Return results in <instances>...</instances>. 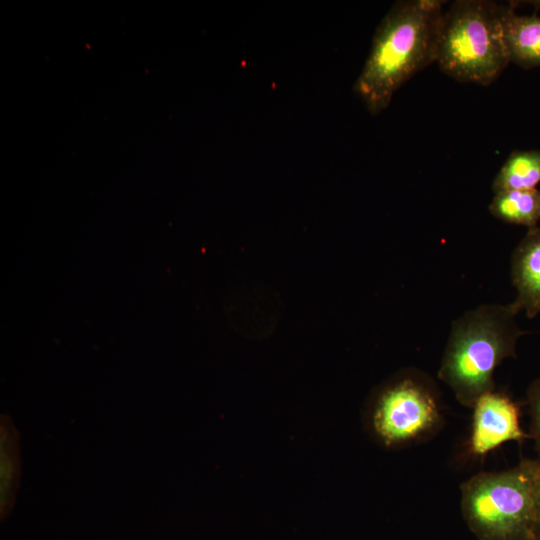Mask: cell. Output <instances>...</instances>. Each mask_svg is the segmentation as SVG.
<instances>
[{
	"mask_svg": "<svg viewBox=\"0 0 540 540\" xmlns=\"http://www.w3.org/2000/svg\"><path fill=\"white\" fill-rule=\"evenodd\" d=\"M527 401L531 415V434L540 456V378L535 379L529 385Z\"/></svg>",
	"mask_w": 540,
	"mask_h": 540,
	"instance_id": "cell-11",
	"label": "cell"
},
{
	"mask_svg": "<svg viewBox=\"0 0 540 540\" xmlns=\"http://www.w3.org/2000/svg\"><path fill=\"white\" fill-rule=\"evenodd\" d=\"M536 515H537V539H540V474L537 481L536 489Z\"/></svg>",
	"mask_w": 540,
	"mask_h": 540,
	"instance_id": "cell-12",
	"label": "cell"
},
{
	"mask_svg": "<svg viewBox=\"0 0 540 540\" xmlns=\"http://www.w3.org/2000/svg\"><path fill=\"white\" fill-rule=\"evenodd\" d=\"M540 540V539H539Z\"/></svg>",
	"mask_w": 540,
	"mask_h": 540,
	"instance_id": "cell-14",
	"label": "cell"
},
{
	"mask_svg": "<svg viewBox=\"0 0 540 540\" xmlns=\"http://www.w3.org/2000/svg\"><path fill=\"white\" fill-rule=\"evenodd\" d=\"M526 3L535 7V13H537L536 11L540 10V1H528Z\"/></svg>",
	"mask_w": 540,
	"mask_h": 540,
	"instance_id": "cell-13",
	"label": "cell"
},
{
	"mask_svg": "<svg viewBox=\"0 0 540 540\" xmlns=\"http://www.w3.org/2000/svg\"><path fill=\"white\" fill-rule=\"evenodd\" d=\"M442 422L437 388L426 374L407 371L387 385L374 404L371 424L386 446L414 443L429 436Z\"/></svg>",
	"mask_w": 540,
	"mask_h": 540,
	"instance_id": "cell-5",
	"label": "cell"
},
{
	"mask_svg": "<svg viewBox=\"0 0 540 540\" xmlns=\"http://www.w3.org/2000/svg\"><path fill=\"white\" fill-rule=\"evenodd\" d=\"M502 5L457 0L443 13L436 63L459 81L489 85L509 64L501 25Z\"/></svg>",
	"mask_w": 540,
	"mask_h": 540,
	"instance_id": "cell-4",
	"label": "cell"
},
{
	"mask_svg": "<svg viewBox=\"0 0 540 540\" xmlns=\"http://www.w3.org/2000/svg\"><path fill=\"white\" fill-rule=\"evenodd\" d=\"M472 409L469 449L473 455L483 456L505 442L527 437L520 426L518 407L507 394L496 390L485 393Z\"/></svg>",
	"mask_w": 540,
	"mask_h": 540,
	"instance_id": "cell-6",
	"label": "cell"
},
{
	"mask_svg": "<svg viewBox=\"0 0 540 540\" xmlns=\"http://www.w3.org/2000/svg\"><path fill=\"white\" fill-rule=\"evenodd\" d=\"M489 212L497 219L528 229L540 221V188L512 190L494 194Z\"/></svg>",
	"mask_w": 540,
	"mask_h": 540,
	"instance_id": "cell-9",
	"label": "cell"
},
{
	"mask_svg": "<svg viewBox=\"0 0 540 540\" xmlns=\"http://www.w3.org/2000/svg\"><path fill=\"white\" fill-rule=\"evenodd\" d=\"M540 460L480 472L461 486V513L476 540H536Z\"/></svg>",
	"mask_w": 540,
	"mask_h": 540,
	"instance_id": "cell-3",
	"label": "cell"
},
{
	"mask_svg": "<svg viewBox=\"0 0 540 540\" xmlns=\"http://www.w3.org/2000/svg\"><path fill=\"white\" fill-rule=\"evenodd\" d=\"M501 25L509 63L523 69L540 67V17L519 15L510 3L502 5Z\"/></svg>",
	"mask_w": 540,
	"mask_h": 540,
	"instance_id": "cell-8",
	"label": "cell"
},
{
	"mask_svg": "<svg viewBox=\"0 0 540 540\" xmlns=\"http://www.w3.org/2000/svg\"><path fill=\"white\" fill-rule=\"evenodd\" d=\"M510 304H483L453 321L438 377L458 402L472 408L483 394L495 390L496 368L516 356L525 334Z\"/></svg>",
	"mask_w": 540,
	"mask_h": 540,
	"instance_id": "cell-2",
	"label": "cell"
},
{
	"mask_svg": "<svg viewBox=\"0 0 540 540\" xmlns=\"http://www.w3.org/2000/svg\"><path fill=\"white\" fill-rule=\"evenodd\" d=\"M540 184V150H515L505 160L492 182L494 194L538 188Z\"/></svg>",
	"mask_w": 540,
	"mask_h": 540,
	"instance_id": "cell-10",
	"label": "cell"
},
{
	"mask_svg": "<svg viewBox=\"0 0 540 540\" xmlns=\"http://www.w3.org/2000/svg\"><path fill=\"white\" fill-rule=\"evenodd\" d=\"M511 281L516 297L510 305L528 318L540 314V227L528 229L511 255Z\"/></svg>",
	"mask_w": 540,
	"mask_h": 540,
	"instance_id": "cell-7",
	"label": "cell"
},
{
	"mask_svg": "<svg viewBox=\"0 0 540 540\" xmlns=\"http://www.w3.org/2000/svg\"><path fill=\"white\" fill-rule=\"evenodd\" d=\"M443 3L396 1L380 21L353 87L371 115L385 110L406 81L436 62Z\"/></svg>",
	"mask_w": 540,
	"mask_h": 540,
	"instance_id": "cell-1",
	"label": "cell"
}]
</instances>
